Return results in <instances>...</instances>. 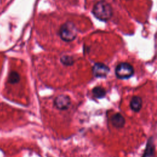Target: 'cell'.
Listing matches in <instances>:
<instances>
[{"instance_id":"cell-5","label":"cell","mask_w":157,"mask_h":157,"mask_svg":"<svg viewBox=\"0 0 157 157\" xmlns=\"http://www.w3.org/2000/svg\"><path fill=\"white\" fill-rule=\"evenodd\" d=\"M110 72V68L102 63H96L92 67V73L96 78H105Z\"/></svg>"},{"instance_id":"cell-12","label":"cell","mask_w":157,"mask_h":157,"mask_svg":"<svg viewBox=\"0 0 157 157\" xmlns=\"http://www.w3.org/2000/svg\"><path fill=\"white\" fill-rule=\"evenodd\" d=\"M47 157H53V156H49V155H47Z\"/></svg>"},{"instance_id":"cell-6","label":"cell","mask_w":157,"mask_h":157,"mask_svg":"<svg viewBox=\"0 0 157 157\" xmlns=\"http://www.w3.org/2000/svg\"><path fill=\"white\" fill-rule=\"evenodd\" d=\"M110 121L112 124L116 128H122L126 123L124 117L120 113H115L113 114L111 117Z\"/></svg>"},{"instance_id":"cell-3","label":"cell","mask_w":157,"mask_h":157,"mask_svg":"<svg viewBox=\"0 0 157 157\" xmlns=\"http://www.w3.org/2000/svg\"><path fill=\"white\" fill-rule=\"evenodd\" d=\"M115 74L118 79L126 80L134 75V69L131 64L126 62H122L120 63L116 66Z\"/></svg>"},{"instance_id":"cell-11","label":"cell","mask_w":157,"mask_h":157,"mask_svg":"<svg viewBox=\"0 0 157 157\" xmlns=\"http://www.w3.org/2000/svg\"><path fill=\"white\" fill-rule=\"evenodd\" d=\"M20 75L18 74V72L15 71L11 72L9 75V78H8L9 82L12 84H15L18 83L20 81Z\"/></svg>"},{"instance_id":"cell-7","label":"cell","mask_w":157,"mask_h":157,"mask_svg":"<svg viewBox=\"0 0 157 157\" xmlns=\"http://www.w3.org/2000/svg\"><path fill=\"white\" fill-rule=\"evenodd\" d=\"M155 145L153 136H151L147 140V145L142 157H151L155 155Z\"/></svg>"},{"instance_id":"cell-8","label":"cell","mask_w":157,"mask_h":157,"mask_svg":"<svg viewBox=\"0 0 157 157\" xmlns=\"http://www.w3.org/2000/svg\"><path fill=\"white\" fill-rule=\"evenodd\" d=\"M129 107L134 112H139L142 107V98L139 96H132L130 101Z\"/></svg>"},{"instance_id":"cell-10","label":"cell","mask_w":157,"mask_h":157,"mask_svg":"<svg viewBox=\"0 0 157 157\" xmlns=\"http://www.w3.org/2000/svg\"><path fill=\"white\" fill-rule=\"evenodd\" d=\"M60 62L64 66H71L74 64V59L71 56L63 55L60 58Z\"/></svg>"},{"instance_id":"cell-2","label":"cell","mask_w":157,"mask_h":157,"mask_svg":"<svg viewBox=\"0 0 157 157\" xmlns=\"http://www.w3.org/2000/svg\"><path fill=\"white\" fill-rule=\"evenodd\" d=\"M78 30L75 25L71 21H67L62 25L59 29L61 39L65 42L74 40L77 36Z\"/></svg>"},{"instance_id":"cell-9","label":"cell","mask_w":157,"mask_h":157,"mask_svg":"<svg viewBox=\"0 0 157 157\" xmlns=\"http://www.w3.org/2000/svg\"><path fill=\"white\" fill-rule=\"evenodd\" d=\"M92 94L93 96L97 99H102L106 95V90L101 86H96L92 89Z\"/></svg>"},{"instance_id":"cell-4","label":"cell","mask_w":157,"mask_h":157,"mask_svg":"<svg viewBox=\"0 0 157 157\" xmlns=\"http://www.w3.org/2000/svg\"><path fill=\"white\" fill-rule=\"evenodd\" d=\"M54 106L59 110H66L71 105V99L67 94H59L53 100Z\"/></svg>"},{"instance_id":"cell-1","label":"cell","mask_w":157,"mask_h":157,"mask_svg":"<svg viewBox=\"0 0 157 157\" xmlns=\"http://www.w3.org/2000/svg\"><path fill=\"white\" fill-rule=\"evenodd\" d=\"M93 13L99 20L107 21L112 16V9L111 6L104 0L98 1L93 7Z\"/></svg>"}]
</instances>
